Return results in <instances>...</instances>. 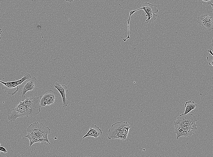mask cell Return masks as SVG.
<instances>
[{"mask_svg": "<svg viewBox=\"0 0 213 157\" xmlns=\"http://www.w3.org/2000/svg\"><path fill=\"white\" fill-rule=\"evenodd\" d=\"M40 99L39 97L32 96L20 101L7 116L9 120L12 122L18 118L25 116L31 117L38 114L41 111Z\"/></svg>", "mask_w": 213, "mask_h": 157, "instance_id": "obj_1", "label": "cell"}, {"mask_svg": "<svg viewBox=\"0 0 213 157\" xmlns=\"http://www.w3.org/2000/svg\"><path fill=\"white\" fill-rule=\"evenodd\" d=\"M27 130L28 134L25 136L29 140V147L37 142H40L41 144L45 143L46 142L50 144L48 138V135L50 133V129L44 126L42 123H33L28 127Z\"/></svg>", "mask_w": 213, "mask_h": 157, "instance_id": "obj_2", "label": "cell"}, {"mask_svg": "<svg viewBox=\"0 0 213 157\" xmlns=\"http://www.w3.org/2000/svg\"><path fill=\"white\" fill-rule=\"evenodd\" d=\"M131 126L127 122L121 121L113 124L108 131L109 139H120L125 140Z\"/></svg>", "mask_w": 213, "mask_h": 157, "instance_id": "obj_3", "label": "cell"}, {"mask_svg": "<svg viewBox=\"0 0 213 157\" xmlns=\"http://www.w3.org/2000/svg\"><path fill=\"white\" fill-rule=\"evenodd\" d=\"M156 4H152L148 2H145L143 4L142 7L138 9L131 11H129V15L127 20L128 28H129V21L131 16L136 11L142 9L144 11L145 15L147 17L146 20V23H151L153 22L156 19L158 15L156 14L158 12V10Z\"/></svg>", "mask_w": 213, "mask_h": 157, "instance_id": "obj_4", "label": "cell"}, {"mask_svg": "<svg viewBox=\"0 0 213 157\" xmlns=\"http://www.w3.org/2000/svg\"><path fill=\"white\" fill-rule=\"evenodd\" d=\"M31 78L29 73H26L21 78L18 80L5 82L0 80V82L2 84V89L4 90L5 92L9 95H13L19 90V85H21L25 81Z\"/></svg>", "mask_w": 213, "mask_h": 157, "instance_id": "obj_5", "label": "cell"}, {"mask_svg": "<svg viewBox=\"0 0 213 157\" xmlns=\"http://www.w3.org/2000/svg\"><path fill=\"white\" fill-rule=\"evenodd\" d=\"M40 99L41 107L49 106L54 102L55 99L54 93L51 90H47L44 92Z\"/></svg>", "mask_w": 213, "mask_h": 157, "instance_id": "obj_6", "label": "cell"}, {"mask_svg": "<svg viewBox=\"0 0 213 157\" xmlns=\"http://www.w3.org/2000/svg\"><path fill=\"white\" fill-rule=\"evenodd\" d=\"M37 82V79L35 77L29 79L22 86L21 91L22 97L25 98L26 93L28 91H31L34 90Z\"/></svg>", "mask_w": 213, "mask_h": 157, "instance_id": "obj_7", "label": "cell"}, {"mask_svg": "<svg viewBox=\"0 0 213 157\" xmlns=\"http://www.w3.org/2000/svg\"><path fill=\"white\" fill-rule=\"evenodd\" d=\"M54 86L60 93L62 98L63 107H67L69 103L66 97V94L68 91L67 89V87L64 85H62L57 82L55 83Z\"/></svg>", "mask_w": 213, "mask_h": 157, "instance_id": "obj_8", "label": "cell"}, {"mask_svg": "<svg viewBox=\"0 0 213 157\" xmlns=\"http://www.w3.org/2000/svg\"><path fill=\"white\" fill-rule=\"evenodd\" d=\"M102 134V132L99 127L96 125L92 124L90 127L89 130L83 137V138L84 139L89 136H92L97 138Z\"/></svg>", "mask_w": 213, "mask_h": 157, "instance_id": "obj_9", "label": "cell"}, {"mask_svg": "<svg viewBox=\"0 0 213 157\" xmlns=\"http://www.w3.org/2000/svg\"><path fill=\"white\" fill-rule=\"evenodd\" d=\"M185 109L183 114H188L191 111L194 109L197 106V104L194 101H188L186 102L185 104Z\"/></svg>", "mask_w": 213, "mask_h": 157, "instance_id": "obj_10", "label": "cell"}, {"mask_svg": "<svg viewBox=\"0 0 213 157\" xmlns=\"http://www.w3.org/2000/svg\"><path fill=\"white\" fill-rule=\"evenodd\" d=\"M213 21L212 17L209 16L208 14H202L197 18V22L199 24L208 21Z\"/></svg>", "mask_w": 213, "mask_h": 157, "instance_id": "obj_11", "label": "cell"}, {"mask_svg": "<svg viewBox=\"0 0 213 157\" xmlns=\"http://www.w3.org/2000/svg\"><path fill=\"white\" fill-rule=\"evenodd\" d=\"M0 144H1L0 143V153L1 151H2V152H3L5 153L7 152L8 151L5 148H4V147H2V146H0Z\"/></svg>", "mask_w": 213, "mask_h": 157, "instance_id": "obj_12", "label": "cell"}, {"mask_svg": "<svg viewBox=\"0 0 213 157\" xmlns=\"http://www.w3.org/2000/svg\"><path fill=\"white\" fill-rule=\"evenodd\" d=\"M208 2H209L208 3V4H209V5H210V6L211 8H212L213 3L211 2H210L209 1Z\"/></svg>", "mask_w": 213, "mask_h": 157, "instance_id": "obj_13", "label": "cell"}, {"mask_svg": "<svg viewBox=\"0 0 213 157\" xmlns=\"http://www.w3.org/2000/svg\"><path fill=\"white\" fill-rule=\"evenodd\" d=\"M65 0L67 2H70V3L74 1V0Z\"/></svg>", "mask_w": 213, "mask_h": 157, "instance_id": "obj_14", "label": "cell"}, {"mask_svg": "<svg viewBox=\"0 0 213 157\" xmlns=\"http://www.w3.org/2000/svg\"><path fill=\"white\" fill-rule=\"evenodd\" d=\"M209 50H209V51H210V52H209V51H208V52H209L210 53H211V55L212 56V55H213V54H212V50H211V49H209Z\"/></svg>", "mask_w": 213, "mask_h": 157, "instance_id": "obj_15", "label": "cell"}, {"mask_svg": "<svg viewBox=\"0 0 213 157\" xmlns=\"http://www.w3.org/2000/svg\"><path fill=\"white\" fill-rule=\"evenodd\" d=\"M2 33V29H1V28H0V40H1V38H2V37H1V34Z\"/></svg>", "mask_w": 213, "mask_h": 157, "instance_id": "obj_16", "label": "cell"}, {"mask_svg": "<svg viewBox=\"0 0 213 157\" xmlns=\"http://www.w3.org/2000/svg\"><path fill=\"white\" fill-rule=\"evenodd\" d=\"M202 1L205 2H208L211 1V0H202Z\"/></svg>", "mask_w": 213, "mask_h": 157, "instance_id": "obj_17", "label": "cell"}]
</instances>
